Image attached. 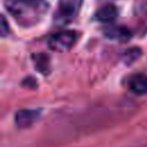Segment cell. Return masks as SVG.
<instances>
[{"label":"cell","instance_id":"cell-1","mask_svg":"<svg viewBox=\"0 0 147 147\" xmlns=\"http://www.w3.org/2000/svg\"><path fill=\"white\" fill-rule=\"evenodd\" d=\"M3 2L8 14L22 26L37 24L49 8L46 0H5Z\"/></svg>","mask_w":147,"mask_h":147},{"label":"cell","instance_id":"cell-2","mask_svg":"<svg viewBox=\"0 0 147 147\" xmlns=\"http://www.w3.org/2000/svg\"><path fill=\"white\" fill-rule=\"evenodd\" d=\"M83 0H59L53 21L56 25H67L78 15Z\"/></svg>","mask_w":147,"mask_h":147},{"label":"cell","instance_id":"cell-3","mask_svg":"<svg viewBox=\"0 0 147 147\" xmlns=\"http://www.w3.org/2000/svg\"><path fill=\"white\" fill-rule=\"evenodd\" d=\"M79 33L74 30L59 31L49 36L47 39V45L52 51L55 52H67L69 51L78 40Z\"/></svg>","mask_w":147,"mask_h":147},{"label":"cell","instance_id":"cell-4","mask_svg":"<svg viewBox=\"0 0 147 147\" xmlns=\"http://www.w3.org/2000/svg\"><path fill=\"white\" fill-rule=\"evenodd\" d=\"M41 115V109L37 108H24L20 109L14 115V122L18 127H29L36 123Z\"/></svg>","mask_w":147,"mask_h":147},{"label":"cell","instance_id":"cell-5","mask_svg":"<svg viewBox=\"0 0 147 147\" xmlns=\"http://www.w3.org/2000/svg\"><path fill=\"white\" fill-rule=\"evenodd\" d=\"M103 36L117 42H127L132 38V31L124 25H110L103 30Z\"/></svg>","mask_w":147,"mask_h":147},{"label":"cell","instance_id":"cell-6","mask_svg":"<svg viewBox=\"0 0 147 147\" xmlns=\"http://www.w3.org/2000/svg\"><path fill=\"white\" fill-rule=\"evenodd\" d=\"M127 87L134 94H147V76L142 72L131 75L127 79Z\"/></svg>","mask_w":147,"mask_h":147},{"label":"cell","instance_id":"cell-7","mask_svg":"<svg viewBox=\"0 0 147 147\" xmlns=\"http://www.w3.org/2000/svg\"><path fill=\"white\" fill-rule=\"evenodd\" d=\"M117 15H118L117 7L114 3H106L95 11L93 18L101 23H111L116 20Z\"/></svg>","mask_w":147,"mask_h":147},{"label":"cell","instance_id":"cell-8","mask_svg":"<svg viewBox=\"0 0 147 147\" xmlns=\"http://www.w3.org/2000/svg\"><path fill=\"white\" fill-rule=\"evenodd\" d=\"M31 59L34 63L36 70H38L42 75H48L51 70V63H49V57L47 56V54H44V53L32 54Z\"/></svg>","mask_w":147,"mask_h":147},{"label":"cell","instance_id":"cell-9","mask_svg":"<svg viewBox=\"0 0 147 147\" xmlns=\"http://www.w3.org/2000/svg\"><path fill=\"white\" fill-rule=\"evenodd\" d=\"M140 54H141V51L137 47H133V48H129L126 49L124 53H123V61L126 63V64H131L132 62H134L137 59L140 57Z\"/></svg>","mask_w":147,"mask_h":147},{"label":"cell","instance_id":"cell-10","mask_svg":"<svg viewBox=\"0 0 147 147\" xmlns=\"http://www.w3.org/2000/svg\"><path fill=\"white\" fill-rule=\"evenodd\" d=\"M9 32V28H8V23L6 21V17L2 15L1 16V37L5 38Z\"/></svg>","mask_w":147,"mask_h":147}]
</instances>
